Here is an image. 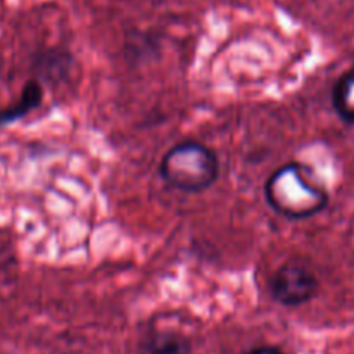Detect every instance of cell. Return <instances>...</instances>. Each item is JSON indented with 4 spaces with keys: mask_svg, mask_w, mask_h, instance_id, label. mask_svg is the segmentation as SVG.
I'll return each instance as SVG.
<instances>
[{
    "mask_svg": "<svg viewBox=\"0 0 354 354\" xmlns=\"http://www.w3.org/2000/svg\"><path fill=\"white\" fill-rule=\"evenodd\" d=\"M265 199L275 213L289 220H306L328 206V194L308 182L306 169L296 161L272 173L265 185Z\"/></svg>",
    "mask_w": 354,
    "mask_h": 354,
    "instance_id": "cell-1",
    "label": "cell"
},
{
    "mask_svg": "<svg viewBox=\"0 0 354 354\" xmlns=\"http://www.w3.org/2000/svg\"><path fill=\"white\" fill-rule=\"evenodd\" d=\"M159 175L173 189L199 194L216 183L220 161L216 152L201 142L185 140L173 145L161 159Z\"/></svg>",
    "mask_w": 354,
    "mask_h": 354,
    "instance_id": "cell-2",
    "label": "cell"
},
{
    "mask_svg": "<svg viewBox=\"0 0 354 354\" xmlns=\"http://www.w3.org/2000/svg\"><path fill=\"white\" fill-rule=\"evenodd\" d=\"M273 301L287 308L303 306L318 292V279L299 263L287 261L275 270L268 282Z\"/></svg>",
    "mask_w": 354,
    "mask_h": 354,
    "instance_id": "cell-3",
    "label": "cell"
},
{
    "mask_svg": "<svg viewBox=\"0 0 354 354\" xmlns=\"http://www.w3.org/2000/svg\"><path fill=\"white\" fill-rule=\"evenodd\" d=\"M138 354H192V344L176 330L152 328L140 341Z\"/></svg>",
    "mask_w": 354,
    "mask_h": 354,
    "instance_id": "cell-4",
    "label": "cell"
},
{
    "mask_svg": "<svg viewBox=\"0 0 354 354\" xmlns=\"http://www.w3.org/2000/svg\"><path fill=\"white\" fill-rule=\"evenodd\" d=\"M44 102V86L37 78L28 80L21 88L19 97L9 104L7 107L0 109V127H7L10 123L23 120L30 113L41 106Z\"/></svg>",
    "mask_w": 354,
    "mask_h": 354,
    "instance_id": "cell-5",
    "label": "cell"
},
{
    "mask_svg": "<svg viewBox=\"0 0 354 354\" xmlns=\"http://www.w3.org/2000/svg\"><path fill=\"white\" fill-rule=\"evenodd\" d=\"M332 106L344 123L354 124V69L344 73L334 85Z\"/></svg>",
    "mask_w": 354,
    "mask_h": 354,
    "instance_id": "cell-6",
    "label": "cell"
},
{
    "mask_svg": "<svg viewBox=\"0 0 354 354\" xmlns=\"http://www.w3.org/2000/svg\"><path fill=\"white\" fill-rule=\"evenodd\" d=\"M245 354H286V353L280 351L279 348H272V346H263V348L251 349V351H248Z\"/></svg>",
    "mask_w": 354,
    "mask_h": 354,
    "instance_id": "cell-7",
    "label": "cell"
},
{
    "mask_svg": "<svg viewBox=\"0 0 354 354\" xmlns=\"http://www.w3.org/2000/svg\"><path fill=\"white\" fill-rule=\"evenodd\" d=\"M3 64H6V55H3L2 45H0V73H2V69H3Z\"/></svg>",
    "mask_w": 354,
    "mask_h": 354,
    "instance_id": "cell-8",
    "label": "cell"
}]
</instances>
